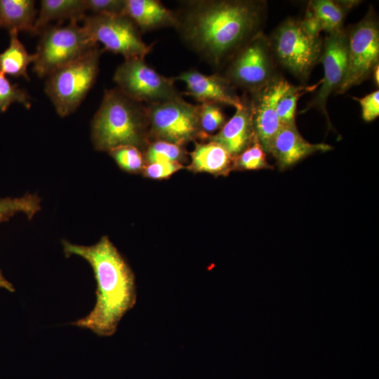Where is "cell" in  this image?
I'll return each mask as SVG.
<instances>
[{
  "instance_id": "cell-8",
  "label": "cell",
  "mask_w": 379,
  "mask_h": 379,
  "mask_svg": "<svg viewBox=\"0 0 379 379\" xmlns=\"http://www.w3.org/2000/svg\"><path fill=\"white\" fill-rule=\"evenodd\" d=\"M145 105L149 139L182 146L196 138H204L199 126V105L191 104L179 96Z\"/></svg>"
},
{
  "instance_id": "cell-2",
  "label": "cell",
  "mask_w": 379,
  "mask_h": 379,
  "mask_svg": "<svg viewBox=\"0 0 379 379\" xmlns=\"http://www.w3.org/2000/svg\"><path fill=\"white\" fill-rule=\"evenodd\" d=\"M66 257L77 255L91 265L96 281V301L86 317L72 323L99 336L113 335L123 317L137 301L135 277L131 267L108 237L93 245L62 240Z\"/></svg>"
},
{
  "instance_id": "cell-4",
  "label": "cell",
  "mask_w": 379,
  "mask_h": 379,
  "mask_svg": "<svg viewBox=\"0 0 379 379\" xmlns=\"http://www.w3.org/2000/svg\"><path fill=\"white\" fill-rule=\"evenodd\" d=\"M102 52L96 44L48 77L45 92L60 117H65L74 112L92 88Z\"/></svg>"
},
{
  "instance_id": "cell-32",
  "label": "cell",
  "mask_w": 379,
  "mask_h": 379,
  "mask_svg": "<svg viewBox=\"0 0 379 379\" xmlns=\"http://www.w3.org/2000/svg\"><path fill=\"white\" fill-rule=\"evenodd\" d=\"M361 107L363 119L366 122L373 121L379 115V91L375 90L361 98H354Z\"/></svg>"
},
{
  "instance_id": "cell-34",
  "label": "cell",
  "mask_w": 379,
  "mask_h": 379,
  "mask_svg": "<svg viewBox=\"0 0 379 379\" xmlns=\"http://www.w3.org/2000/svg\"><path fill=\"white\" fill-rule=\"evenodd\" d=\"M378 67L379 65H377L373 71V73H372V75L373 76V79H374V81L375 83V84H377V86H378V83H379V79H378V72H379V69H378Z\"/></svg>"
},
{
  "instance_id": "cell-24",
  "label": "cell",
  "mask_w": 379,
  "mask_h": 379,
  "mask_svg": "<svg viewBox=\"0 0 379 379\" xmlns=\"http://www.w3.org/2000/svg\"><path fill=\"white\" fill-rule=\"evenodd\" d=\"M314 87L313 86H295L291 85L288 91L284 93L277 105V116L282 126L295 124V116L298 100L302 95Z\"/></svg>"
},
{
  "instance_id": "cell-9",
  "label": "cell",
  "mask_w": 379,
  "mask_h": 379,
  "mask_svg": "<svg viewBox=\"0 0 379 379\" xmlns=\"http://www.w3.org/2000/svg\"><path fill=\"white\" fill-rule=\"evenodd\" d=\"M347 69L336 93L343 94L372 75L379 61V25L371 7L357 23L347 29Z\"/></svg>"
},
{
  "instance_id": "cell-29",
  "label": "cell",
  "mask_w": 379,
  "mask_h": 379,
  "mask_svg": "<svg viewBox=\"0 0 379 379\" xmlns=\"http://www.w3.org/2000/svg\"><path fill=\"white\" fill-rule=\"evenodd\" d=\"M109 154L126 171L137 172L143 168L144 158L140 149L131 145H122L110 149Z\"/></svg>"
},
{
  "instance_id": "cell-31",
  "label": "cell",
  "mask_w": 379,
  "mask_h": 379,
  "mask_svg": "<svg viewBox=\"0 0 379 379\" xmlns=\"http://www.w3.org/2000/svg\"><path fill=\"white\" fill-rule=\"evenodd\" d=\"M182 168L183 165L178 161H158L149 164L145 168V174L154 179L166 178Z\"/></svg>"
},
{
  "instance_id": "cell-19",
  "label": "cell",
  "mask_w": 379,
  "mask_h": 379,
  "mask_svg": "<svg viewBox=\"0 0 379 379\" xmlns=\"http://www.w3.org/2000/svg\"><path fill=\"white\" fill-rule=\"evenodd\" d=\"M86 11V0H43L35 21L34 34H41L53 20H83Z\"/></svg>"
},
{
  "instance_id": "cell-15",
  "label": "cell",
  "mask_w": 379,
  "mask_h": 379,
  "mask_svg": "<svg viewBox=\"0 0 379 379\" xmlns=\"http://www.w3.org/2000/svg\"><path fill=\"white\" fill-rule=\"evenodd\" d=\"M332 147L325 143H311L298 131L296 124L283 125L274 138L267 153L277 161L279 170H285L316 152H325Z\"/></svg>"
},
{
  "instance_id": "cell-27",
  "label": "cell",
  "mask_w": 379,
  "mask_h": 379,
  "mask_svg": "<svg viewBox=\"0 0 379 379\" xmlns=\"http://www.w3.org/2000/svg\"><path fill=\"white\" fill-rule=\"evenodd\" d=\"M199 120L204 138L220 129L226 123L225 116L220 105L208 102L199 105Z\"/></svg>"
},
{
  "instance_id": "cell-17",
  "label": "cell",
  "mask_w": 379,
  "mask_h": 379,
  "mask_svg": "<svg viewBox=\"0 0 379 379\" xmlns=\"http://www.w3.org/2000/svg\"><path fill=\"white\" fill-rule=\"evenodd\" d=\"M125 15L142 32L175 27L176 24L175 12L157 0H126Z\"/></svg>"
},
{
  "instance_id": "cell-20",
  "label": "cell",
  "mask_w": 379,
  "mask_h": 379,
  "mask_svg": "<svg viewBox=\"0 0 379 379\" xmlns=\"http://www.w3.org/2000/svg\"><path fill=\"white\" fill-rule=\"evenodd\" d=\"M33 0H0V28L34 34L37 11Z\"/></svg>"
},
{
  "instance_id": "cell-6",
  "label": "cell",
  "mask_w": 379,
  "mask_h": 379,
  "mask_svg": "<svg viewBox=\"0 0 379 379\" xmlns=\"http://www.w3.org/2000/svg\"><path fill=\"white\" fill-rule=\"evenodd\" d=\"M41 34L33 62V71L39 77L50 76L98 44L77 21L47 27Z\"/></svg>"
},
{
  "instance_id": "cell-1",
  "label": "cell",
  "mask_w": 379,
  "mask_h": 379,
  "mask_svg": "<svg viewBox=\"0 0 379 379\" xmlns=\"http://www.w3.org/2000/svg\"><path fill=\"white\" fill-rule=\"evenodd\" d=\"M265 10L264 1H185L175 12V28L191 49L220 67L261 31Z\"/></svg>"
},
{
  "instance_id": "cell-25",
  "label": "cell",
  "mask_w": 379,
  "mask_h": 379,
  "mask_svg": "<svg viewBox=\"0 0 379 379\" xmlns=\"http://www.w3.org/2000/svg\"><path fill=\"white\" fill-rule=\"evenodd\" d=\"M145 159L148 164L158 161L180 162L185 156L180 145L163 140H154L146 146Z\"/></svg>"
},
{
  "instance_id": "cell-26",
  "label": "cell",
  "mask_w": 379,
  "mask_h": 379,
  "mask_svg": "<svg viewBox=\"0 0 379 379\" xmlns=\"http://www.w3.org/2000/svg\"><path fill=\"white\" fill-rule=\"evenodd\" d=\"M258 170L272 168L267 162L266 152L255 140L248 148L234 157V169Z\"/></svg>"
},
{
  "instance_id": "cell-16",
  "label": "cell",
  "mask_w": 379,
  "mask_h": 379,
  "mask_svg": "<svg viewBox=\"0 0 379 379\" xmlns=\"http://www.w3.org/2000/svg\"><path fill=\"white\" fill-rule=\"evenodd\" d=\"M242 105L236 109L232 117L218 133L206 137L222 145L232 156L236 157L256 140L254 135L249 98L242 97Z\"/></svg>"
},
{
  "instance_id": "cell-28",
  "label": "cell",
  "mask_w": 379,
  "mask_h": 379,
  "mask_svg": "<svg viewBox=\"0 0 379 379\" xmlns=\"http://www.w3.org/2000/svg\"><path fill=\"white\" fill-rule=\"evenodd\" d=\"M31 98L18 84H12L5 75L0 72V112H6L13 102H19L26 108L31 107Z\"/></svg>"
},
{
  "instance_id": "cell-22",
  "label": "cell",
  "mask_w": 379,
  "mask_h": 379,
  "mask_svg": "<svg viewBox=\"0 0 379 379\" xmlns=\"http://www.w3.org/2000/svg\"><path fill=\"white\" fill-rule=\"evenodd\" d=\"M359 3L354 0H312L307 6L319 21L322 30L330 34L344 29L347 14Z\"/></svg>"
},
{
  "instance_id": "cell-30",
  "label": "cell",
  "mask_w": 379,
  "mask_h": 379,
  "mask_svg": "<svg viewBox=\"0 0 379 379\" xmlns=\"http://www.w3.org/2000/svg\"><path fill=\"white\" fill-rule=\"evenodd\" d=\"M87 11L95 15H125L126 0H86Z\"/></svg>"
},
{
  "instance_id": "cell-10",
  "label": "cell",
  "mask_w": 379,
  "mask_h": 379,
  "mask_svg": "<svg viewBox=\"0 0 379 379\" xmlns=\"http://www.w3.org/2000/svg\"><path fill=\"white\" fill-rule=\"evenodd\" d=\"M113 79L124 94L145 105L181 96L172 77L158 73L145 58L125 60L117 68Z\"/></svg>"
},
{
  "instance_id": "cell-7",
  "label": "cell",
  "mask_w": 379,
  "mask_h": 379,
  "mask_svg": "<svg viewBox=\"0 0 379 379\" xmlns=\"http://www.w3.org/2000/svg\"><path fill=\"white\" fill-rule=\"evenodd\" d=\"M224 76L236 88L254 93L277 76L270 38L258 32L229 60Z\"/></svg>"
},
{
  "instance_id": "cell-18",
  "label": "cell",
  "mask_w": 379,
  "mask_h": 379,
  "mask_svg": "<svg viewBox=\"0 0 379 379\" xmlns=\"http://www.w3.org/2000/svg\"><path fill=\"white\" fill-rule=\"evenodd\" d=\"M190 156L191 164L189 166L194 171L227 175L234 169L235 157L213 141L195 142Z\"/></svg>"
},
{
  "instance_id": "cell-3",
  "label": "cell",
  "mask_w": 379,
  "mask_h": 379,
  "mask_svg": "<svg viewBox=\"0 0 379 379\" xmlns=\"http://www.w3.org/2000/svg\"><path fill=\"white\" fill-rule=\"evenodd\" d=\"M91 140L98 151L122 145L146 147L149 140L146 105L117 87L106 90L91 122Z\"/></svg>"
},
{
  "instance_id": "cell-13",
  "label": "cell",
  "mask_w": 379,
  "mask_h": 379,
  "mask_svg": "<svg viewBox=\"0 0 379 379\" xmlns=\"http://www.w3.org/2000/svg\"><path fill=\"white\" fill-rule=\"evenodd\" d=\"M291 85L284 78L277 75L267 85L250 93L249 101L255 138L266 153L282 126L277 113L278 101Z\"/></svg>"
},
{
  "instance_id": "cell-21",
  "label": "cell",
  "mask_w": 379,
  "mask_h": 379,
  "mask_svg": "<svg viewBox=\"0 0 379 379\" xmlns=\"http://www.w3.org/2000/svg\"><path fill=\"white\" fill-rule=\"evenodd\" d=\"M41 199L36 194L26 193L20 197H0V223L6 222L18 213L32 220L41 209ZM0 288L15 292L14 286L0 270Z\"/></svg>"
},
{
  "instance_id": "cell-5",
  "label": "cell",
  "mask_w": 379,
  "mask_h": 379,
  "mask_svg": "<svg viewBox=\"0 0 379 379\" xmlns=\"http://www.w3.org/2000/svg\"><path fill=\"white\" fill-rule=\"evenodd\" d=\"M274 59L302 83L320 62L323 41L302 29L300 19L284 20L270 39Z\"/></svg>"
},
{
  "instance_id": "cell-33",
  "label": "cell",
  "mask_w": 379,
  "mask_h": 379,
  "mask_svg": "<svg viewBox=\"0 0 379 379\" xmlns=\"http://www.w3.org/2000/svg\"><path fill=\"white\" fill-rule=\"evenodd\" d=\"M302 29L309 35L313 37H320V33L323 31L319 21L307 6L304 18L300 20Z\"/></svg>"
},
{
  "instance_id": "cell-11",
  "label": "cell",
  "mask_w": 379,
  "mask_h": 379,
  "mask_svg": "<svg viewBox=\"0 0 379 379\" xmlns=\"http://www.w3.org/2000/svg\"><path fill=\"white\" fill-rule=\"evenodd\" d=\"M83 27L91 39L101 43L102 51L121 54L125 60L145 58L150 52L152 46L142 40L140 31L126 15L86 16Z\"/></svg>"
},
{
  "instance_id": "cell-12",
  "label": "cell",
  "mask_w": 379,
  "mask_h": 379,
  "mask_svg": "<svg viewBox=\"0 0 379 379\" xmlns=\"http://www.w3.org/2000/svg\"><path fill=\"white\" fill-rule=\"evenodd\" d=\"M348 36L345 28L327 34L323 41L320 61L324 67L321 86L308 103L304 112L312 108L323 113L329 121L326 104L328 97L337 93L343 82L347 69Z\"/></svg>"
},
{
  "instance_id": "cell-14",
  "label": "cell",
  "mask_w": 379,
  "mask_h": 379,
  "mask_svg": "<svg viewBox=\"0 0 379 379\" xmlns=\"http://www.w3.org/2000/svg\"><path fill=\"white\" fill-rule=\"evenodd\" d=\"M174 81L185 84L186 95L202 102L227 105L237 109L242 105V98L237 88L222 75L205 74L197 69H189L172 77Z\"/></svg>"
},
{
  "instance_id": "cell-23",
  "label": "cell",
  "mask_w": 379,
  "mask_h": 379,
  "mask_svg": "<svg viewBox=\"0 0 379 379\" xmlns=\"http://www.w3.org/2000/svg\"><path fill=\"white\" fill-rule=\"evenodd\" d=\"M17 31L9 32L10 44L0 53V72L13 77H22L29 79L27 67L36 58L35 53L29 54L18 39Z\"/></svg>"
}]
</instances>
